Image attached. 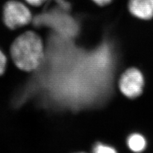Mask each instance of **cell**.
Masks as SVG:
<instances>
[{"mask_svg":"<svg viewBox=\"0 0 153 153\" xmlns=\"http://www.w3.org/2000/svg\"><path fill=\"white\" fill-rule=\"evenodd\" d=\"M128 8L137 18L148 20L153 17V0H130Z\"/></svg>","mask_w":153,"mask_h":153,"instance_id":"obj_4","label":"cell"},{"mask_svg":"<svg viewBox=\"0 0 153 153\" xmlns=\"http://www.w3.org/2000/svg\"><path fill=\"white\" fill-rule=\"evenodd\" d=\"M128 145L132 151L140 152L146 149V140L140 134L134 133L128 138Z\"/></svg>","mask_w":153,"mask_h":153,"instance_id":"obj_5","label":"cell"},{"mask_svg":"<svg viewBox=\"0 0 153 153\" xmlns=\"http://www.w3.org/2000/svg\"><path fill=\"white\" fill-rule=\"evenodd\" d=\"M26 1L33 6H40L45 1V0H26Z\"/></svg>","mask_w":153,"mask_h":153,"instance_id":"obj_8","label":"cell"},{"mask_svg":"<svg viewBox=\"0 0 153 153\" xmlns=\"http://www.w3.org/2000/svg\"><path fill=\"white\" fill-rule=\"evenodd\" d=\"M96 3L98 4V5L100 6H104L107 5L108 3H111L112 0H93Z\"/></svg>","mask_w":153,"mask_h":153,"instance_id":"obj_9","label":"cell"},{"mask_svg":"<svg viewBox=\"0 0 153 153\" xmlns=\"http://www.w3.org/2000/svg\"><path fill=\"white\" fill-rule=\"evenodd\" d=\"M80 153H83V152H80Z\"/></svg>","mask_w":153,"mask_h":153,"instance_id":"obj_10","label":"cell"},{"mask_svg":"<svg viewBox=\"0 0 153 153\" xmlns=\"http://www.w3.org/2000/svg\"><path fill=\"white\" fill-rule=\"evenodd\" d=\"M3 20L7 27L13 30L27 25L31 20V13L22 3L10 1L4 5Z\"/></svg>","mask_w":153,"mask_h":153,"instance_id":"obj_2","label":"cell"},{"mask_svg":"<svg viewBox=\"0 0 153 153\" xmlns=\"http://www.w3.org/2000/svg\"><path fill=\"white\" fill-rule=\"evenodd\" d=\"M7 64V57L2 51L0 50V75H2L6 68Z\"/></svg>","mask_w":153,"mask_h":153,"instance_id":"obj_7","label":"cell"},{"mask_svg":"<svg viewBox=\"0 0 153 153\" xmlns=\"http://www.w3.org/2000/svg\"><path fill=\"white\" fill-rule=\"evenodd\" d=\"M121 91L130 98H135L142 93L144 80L140 71L131 68L127 70L119 80Z\"/></svg>","mask_w":153,"mask_h":153,"instance_id":"obj_3","label":"cell"},{"mask_svg":"<svg viewBox=\"0 0 153 153\" xmlns=\"http://www.w3.org/2000/svg\"><path fill=\"white\" fill-rule=\"evenodd\" d=\"M10 53L14 63L19 69L31 71L36 69L44 58V45L36 33L27 31L13 42Z\"/></svg>","mask_w":153,"mask_h":153,"instance_id":"obj_1","label":"cell"},{"mask_svg":"<svg viewBox=\"0 0 153 153\" xmlns=\"http://www.w3.org/2000/svg\"><path fill=\"white\" fill-rule=\"evenodd\" d=\"M93 153H117L113 148L103 144H97L93 149Z\"/></svg>","mask_w":153,"mask_h":153,"instance_id":"obj_6","label":"cell"}]
</instances>
